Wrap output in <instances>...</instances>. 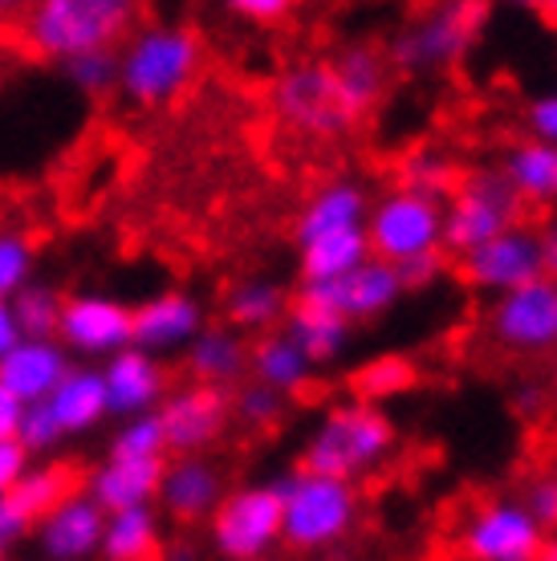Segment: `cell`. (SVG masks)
Masks as SVG:
<instances>
[{
  "instance_id": "obj_1",
  "label": "cell",
  "mask_w": 557,
  "mask_h": 561,
  "mask_svg": "<svg viewBox=\"0 0 557 561\" xmlns=\"http://www.w3.org/2000/svg\"><path fill=\"white\" fill-rule=\"evenodd\" d=\"M395 444H399V432L387 411L350 399V403H334L314 423L302 448V468L314 477L354 484L359 477H371L375 468H383L395 456Z\"/></svg>"
},
{
  "instance_id": "obj_2",
  "label": "cell",
  "mask_w": 557,
  "mask_h": 561,
  "mask_svg": "<svg viewBox=\"0 0 557 561\" xmlns=\"http://www.w3.org/2000/svg\"><path fill=\"white\" fill-rule=\"evenodd\" d=\"M204 61L200 33L175 21H151L118 45V90L139 106H163L183 94Z\"/></svg>"
},
{
  "instance_id": "obj_3",
  "label": "cell",
  "mask_w": 557,
  "mask_h": 561,
  "mask_svg": "<svg viewBox=\"0 0 557 561\" xmlns=\"http://www.w3.org/2000/svg\"><path fill=\"white\" fill-rule=\"evenodd\" d=\"M139 9L130 0H37L25 13V45L45 61H73L82 54L126 42Z\"/></svg>"
},
{
  "instance_id": "obj_4",
  "label": "cell",
  "mask_w": 557,
  "mask_h": 561,
  "mask_svg": "<svg viewBox=\"0 0 557 561\" xmlns=\"http://www.w3.org/2000/svg\"><path fill=\"white\" fill-rule=\"evenodd\" d=\"M273 489L281 496V546H289L293 553H326L342 546L359 520V489L346 480L297 468Z\"/></svg>"
},
{
  "instance_id": "obj_5",
  "label": "cell",
  "mask_w": 557,
  "mask_h": 561,
  "mask_svg": "<svg viewBox=\"0 0 557 561\" xmlns=\"http://www.w3.org/2000/svg\"><path fill=\"white\" fill-rule=\"evenodd\" d=\"M492 9L488 4H432L390 33L387 66L403 73H444L473 54Z\"/></svg>"
},
{
  "instance_id": "obj_6",
  "label": "cell",
  "mask_w": 557,
  "mask_h": 561,
  "mask_svg": "<svg viewBox=\"0 0 557 561\" xmlns=\"http://www.w3.org/2000/svg\"><path fill=\"white\" fill-rule=\"evenodd\" d=\"M363 232L371 256L395 268L416 256L444 253V204L403 192V187H390L387 196L371 204Z\"/></svg>"
},
{
  "instance_id": "obj_7",
  "label": "cell",
  "mask_w": 557,
  "mask_h": 561,
  "mask_svg": "<svg viewBox=\"0 0 557 561\" xmlns=\"http://www.w3.org/2000/svg\"><path fill=\"white\" fill-rule=\"evenodd\" d=\"M516 216H521V204L497 171L461 175L452 196L444 199V249L456 256L476 253L480 244L516 228Z\"/></svg>"
},
{
  "instance_id": "obj_8",
  "label": "cell",
  "mask_w": 557,
  "mask_h": 561,
  "mask_svg": "<svg viewBox=\"0 0 557 561\" xmlns=\"http://www.w3.org/2000/svg\"><path fill=\"white\" fill-rule=\"evenodd\" d=\"M208 541L224 561H265L281 546V496L273 484L228 489L208 517Z\"/></svg>"
},
{
  "instance_id": "obj_9",
  "label": "cell",
  "mask_w": 557,
  "mask_h": 561,
  "mask_svg": "<svg viewBox=\"0 0 557 561\" xmlns=\"http://www.w3.org/2000/svg\"><path fill=\"white\" fill-rule=\"evenodd\" d=\"M545 537L521 496H497L464 517L456 546L464 561H542Z\"/></svg>"
},
{
  "instance_id": "obj_10",
  "label": "cell",
  "mask_w": 557,
  "mask_h": 561,
  "mask_svg": "<svg viewBox=\"0 0 557 561\" xmlns=\"http://www.w3.org/2000/svg\"><path fill=\"white\" fill-rule=\"evenodd\" d=\"M488 334L509 354L545 358L557 351V285L549 277L521 285L513 294L492 297L488 309Z\"/></svg>"
},
{
  "instance_id": "obj_11",
  "label": "cell",
  "mask_w": 557,
  "mask_h": 561,
  "mask_svg": "<svg viewBox=\"0 0 557 561\" xmlns=\"http://www.w3.org/2000/svg\"><path fill=\"white\" fill-rule=\"evenodd\" d=\"M273 111L285 127L318 139H334L354 127V118L338 102L330 61H297L273 82Z\"/></svg>"
},
{
  "instance_id": "obj_12",
  "label": "cell",
  "mask_w": 557,
  "mask_h": 561,
  "mask_svg": "<svg viewBox=\"0 0 557 561\" xmlns=\"http://www.w3.org/2000/svg\"><path fill=\"white\" fill-rule=\"evenodd\" d=\"M155 420L163 427L168 439V456H204L212 444H220V435L228 432L232 420V399L220 387H175L168 399L159 403Z\"/></svg>"
},
{
  "instance_id": "obj_13",
  "label": "cell",
  "mask_w": 557,
  "mask_h": 561,
  "mask_svg": "<svg viewBox=\"0 0 557 561\" xmlns=\"http://www.w3.org/2000/svg\"><path fill=\"white\" fill-rule=\"evenodd\" d=\"M403 280H399V268L387 265V261H363L350 277L338 280H302L297 289V301L318 309H334L342 313L350 325L354 322H371V318H383L399 306L403 297Z\"/></svg>"
},
{
  "instance_id": "obj_14",
  "label": "cell",
  "mask_w": 557,
  "mask_h": 561,
  "mask_svg": "<svg viewBox=\"0 0 557 561\" xmlns=\"http://www.w3.org/2000/svg\"><path fill=\"white\" fill-rule=\"evenodd\" d=\"M57 342L78 358H114L130 346V306L111 294H73L61 306Z\"/></svg>"
},
{
  "instance_id": "obj_15",
  "label": "cell",
  "mask_w": 557,
  "mask_h": 561,
  "mask_svg": "<svg viewBox=\"0 0 557 561\" xmlns=\"http://www.w3.org/2000/svg\"><path fill=\"white\" fill-rule=\"evenodd\" d=\"M461 277L480 289V294H513L521 285H533V280L545 277L542 265V237L533 228L516 225L509 232H501L497 240L480 244L476 253L461 256Z\"/></svg>"
},
{
  "instance_id": "obj_16",
  "label": "cell",
  "mask_w": 557,
  "mask_h": 561,
  "mask_svg": "<svg viewBox=\"0 0 557 561\" xmlns=\"http://www.w3.org/2000/svg\"><path fill=\"white\" fill-rule=\"evenodd\" d=\"M98 375H102V391H106V415H118V420L155 415L171 391L168 366L139 346H126L114 358H106L98 366Z\"/></svg>"
},
{
  "instance_id": "obj_17",
  "label": "cell",
  "mask_w": 557,
  "mask_h": 561,
  "mask_svg": "<svg viewBox=\"0 0 557 561\" xmlns=\"http://www.w3.org/2000/svg\"><path fill=\"white\" fill-rule=\"evenodd\" d=\"M200 330H204V306H200V297L183 294V289H163V294L130 306V346H139L155 358L187 351Z\"/></svg>"
},
{
  "instance_id": "obj_18",
  "label": "cell",
  "mask_w": 557,
  "mask_h": 561,
  "mask_svg": "<svg viewBox=\"0 0 557 561\" xmlns=\"http://www.w3.org/2000/svg\"><path fill=\"white\" fill-rule=\"evenodd\" d=\"M224 472L220 463H212L208 456H171L163 463V480H159V505L171 520L180 525H195L208 520L216 505L224 501Z\"/></svg>"
},
{
  "instance_id": "obj_19",
  "label": "cell",
  "mask_w": 557,
  "mask_h": 561,
  "mask_svg": "<svg viewBox=\"0 0 557 561\" xmlns=\"http://www.w3.org/2000/svg\"><path fill=\"white\" fill-rule=\"evenodd\" d=\"M70 370V354L61 351L57 337H21L13 351L0 358V387L16 394L25 408H33V403H45Z\"/></svg>"
},
{
  "instance_id": "obj_20",
  "label": "cell",
  "mask_w": 557,
  "mask_h": 561,
  "mask_svg": "<svg viewBox=\"0 0 557 561\" xmlns=\"http://www.w3.org/2000/svg\"><path fill=\"white\" fill-rule=\"evenodd\" d=\"M102 525H106V513L86 492H73L66 505H57L33 529L45 561H90L102 546Z\"/></svg>"
},
{
  "instance_id": "obj_21",
  "label": "cell",
  "mask_w": 557,
  "mask_h": 561,
  "mask_svg": "<svg viewBox=\"0 0 557 561\" xmlns=\"http://www.w3.org/2000/svg\"><path fill=\"white\" fill-rule=\"evenodd\" d=\"M163 463L168 460H114V456H106L82 480V492L106 517L123 513V508H151L159 496Z\"/></svg>"
},
{
  "instance_id": "obj_22",
  "label": "cell",
  "mask_w": 557,
  "mask_h": 561,
  "mask_svg": "<svg viewBox=\"0 0 557 561\" xmlns=\"http://www.w3.org/2000/svg\"><path fill=\"white\" fill-rule=\"evenodd\" d=\"M183 363H187L192 382L228 391L232 382L249 375V342L228 325H204L183 351Z\"/></svg>"
},
{
  "instance_id": "obj_23",
  "label": "cell",
  "mask_w": 557,
  "mask_h": 561,
  "mask_svg": "<svg viewBox=\"0 0 557 561\" xmlns=\"http://www.w3.org/2000/svg\"><path fill=\"white\" fill-rule=\"evenodd\" d=\"M366 211H371V199H366L363 183H326V187H318L309 196V204L297 216V244H309V240L318 237H334V232H354V228L366 225Z\"/></svg>"
},
{
  "instance_id": "obj_24",
  "label": "cell",
  "mask_w": 557,
  "mask_h": 561,
  "mask_svg": "<svg viewBox=\"0 0 557 561\" xmlns=\"http://www.w3.org/2000/svg\"><path fill=\"white\" fill-rule=\"evenodd\" d=\"M334 70V85H338V102L342 111L359 123L366 111H375L383 90H387V57L378 54L375 45H350L330 61Z\"/></svg>"
},
{
  "instance_id": "obj_25",
  "label": "cell",
  "mask_w": 557,
  "mask_h": 561,
  "mask_svg": "<svg viewBox=\"0 0 557 561\" xmlns=\"http://www.w3.org/2000/svg\"><path fill=\"white\" fill-rule=\"evenodd\" d=\"M509 192L516 196V204H537L549 208L557 204V151L545 142L521 139L504 151V163L497 171Z\"/></svg>"
},
{
  "instance_id": "obj_26",
  "label": "cell",
  "mask_w": 557,
  "mask_h": 561,
  "mask_svg": "<svg viewBox=\"0 0 557 561\" xmlns=\"http://www.w3.org/2000/svg\"><path fill=\"white\" fill-rule=\"evenodd\" d=\"M49 415L57 420L61 435H86L106 420V391L98 366H73L66 379L57 382V391L45 399Z\"/></svg>"
},
{
  "instance_id": "obj_27",
  "label": "cell",
  "mask_w": 557,
  "mask_h": 561,
  "mask_svg": "<svg viewBox=\"0 0 557 561\" xmlns=\"http://www.w3.org/2000/svg\"><path fill=\"white\" fill-rule=\"evenodd\" d=\"M281 334L289 337L297 351L306 354L309 363H334L342 358V351L350 346V334H354V325L334 313V309H318V306H306V301H293L289 313H285V330Z\"/></svg>"
},
{
  "instance_id": "obj_28",
  "label": "cell",
  "mask_w": 557,
  "mask_h": 561,
  "mask_svg": "<svg viewBox=\"0 0 557 561\" xmlns=\"http://www.w3.org/2000/svg\"><path fill=\"white\" fill-rule=\"evenodd\" d=\"M289 313V297L277 280L269 277H249L237 280L228 294H224V318H228V330L245 334H273V325L285 322Z\"/></svg>"
},
{
  "instance_id": "obj_29",
  "label": "cell",
  "mask_w": 557,
  "mask_h": 561,
  "mask_svg": "<svg viewBox=\"0 0 557 561\" xmlns=\"http://www.w3.org/2000/svg\"><path fill=\"white\" fill-rule=\"evenodd\" d=\"M163 549V520L155 508H123L102 525V561H155Z\"/></svg>"
},
{
  "instance_id": "obj_30",
  "label": "cell",
  "mask_w": 557,
  "mask_h": 561,
  "mask_svg": "<svg viewBox=\"0 0 557 561\" xmlns=\"http://www.w3.org/2000/svg\"><path fill=\"white\" fill-rule=\"evenodd\" d=\"M73 492H82V472L70 460H33L29 472L21 477V484L13 489V501L37 525L57 505H66Z\"/></svg>"
},
{
  "instance_id": "obj_31",
  "label": "cell",
  "mask_w": 557,
  "mask_h": 561,
  "mask_svg": "<svg viewBox=\"0 0 557 561\" xmlns=\"http://www.w3.org/2000/svg\"><path fill=\"white\" fill-rule=\"evenodd\" d=\"M249 370H252V382H261V387H269V391L277 394H293L309 382L314 363L281 330H273V334H261L249 346Z\"/></svg>"
},
{
  "instance_id": "obj_32",
  "label": "cell",
  "mask_w": 557,
  "mask_h": 561,
  "mask_svg": "<svg viewBox=\"0 0 557 561\" xmlns=\"http://www.w3.org/2000/svg\"><path fill=\"white\" fill-rule=\"evenodd\" d=\"M371 261V244L366 232H334V237H318L302 244V280H338L350 277L354 268Z\"/></svg>"
},
{
  "instance_id": "obj_33",
  "label": "cell",
  "mask_w": 557,
  "mask_h": 561,
  "mask_svg": "<svg viewBox=\"0 0 557 561\" xmlns=\"http://www.w3.org/2000/svg\"><path fill=\"white\" fill-rule=\"evenodd\" d=\"M399 187L403 192H416V196H428V199H440L444 204L452 196V187L461 183V168H456V159L440 147H411V151L399 159Z\"/></svg>"
},
{
  "instance_id": "obj_34",
  "label": "cell",
  "mask_w": 557,
  "mask_h": 561,
  "mask_svg": "<svg viewBox=\"0 0 557 561\" xmlns=\"http://www.w3.org/2000/svg\"><path fill=\"white\" fill-rule=\"evenodd\" d=\"M419 382V370L407 354H378L371 363L359 366L354 375V394L359 403H371V408H383L390 399L407 394Z\"/></svg>"
},
{
  "instance_id": "obj_35",
  "label": "cell",
  "mask_w": 557,
  "mask_h": 561,
  "mask_svg": "<svg viewBox=\"0 0 557 561\" xmlns=\"http://www.w3.org/2000/svg\"><path fill=\"white\" fill-rule=\"evenodd\" d=\"M61 306H66V294L49 280H29L25 289L9 301L21 337H57Z\"/></svg>"
},
{
  "instance_id": "obj_36",
  "label": "cell",
  "mask_w": 557,
  "mask_h": 561,
  "mask_svg": "<svg viewBox=\"0 0 557 561\" xmlns=\"http://www.w3.org/2000/svg\"><path fill=\"white\" fill-rule=\"evenodd\" d=\"M111 456L114 460H168V439L155 415H135L123 420L118 432L111 435Z\"/></svg>"
},
{
  "instance_id": "obj_37",
  "label": "cell",
  "mask_w": 557,
  "mask_h": 561,
  "mask_svg": "<svg viewBox=\"0 0 557 561\" xmlns=\"http://www.w3.org/2000/svg\"><path fill=\"white\" fill-rule=\"evenodd\" d=\"M33 280V240L25 232L0 228V301H13Z\"/></svg>"
},
{
  "instance_id": "obj_38",
  "label": "cell",
  "mask_w": 557,
  "mask_h": 561,
  "mask_svg": "<svg viewBox=\"0 0 557 561\" xmlns=\"http://www.w3.org/2000/svg\"><path fill=\"white\" fill-rule=\"evenodd\" d=\"M66 78L82 94H106V90L118 85V49H98V54L73 57V61H66Z\"/></svg>"
},
{
  "instance_id": "obj_39",
  "label": "cell",
  "mask_w": 557,
  "mask_h": 561,
  "mask_svg": "<svg viewBox=\"0 0 557 561\" xmlns=\"http://www.w3.org/2000/svg\"><path fill=\"white\" fill-rule=\"evenodd\" d=\"M281 411H285V394L269 391V387L252 379L232 394V415L240 423H249V427H273L281 420Z\"/></svg>"
},
{
  "instance_id": "obj_40",
  "label": "cell",
  "mask_w": 557,
  "mask_h": 561,
  "mask_svg": "<svg viewBox=\"0 0 557 561\" xmlns=\"http://www.w3.org/2000/svg\"><path fill=\"white\" fill-rule=\"evenodd\" d=\"M61 439H66V435H61V427H57V420L49 415V408H45V403H33V408H25V415H21V427H16V444H21L29 456H45V451H54Z\"/></svg>"
},
{
  "instance_id": "obj_41",
  "label": "cell",
  "mask_w": 557,
  "mask_h": 561,
  "mask_svg": "<svg viewBox=\"0 0 557 561\" xmlns=\"http://www.w3.org/2000/svg\"><path fill=\"white\" fill-rule=\"evenodd\" d=\"M521 505L530 508L533 520L542 525L545 534H557V468H549V472L530 480V489H525V496H521Z\"/></svg>"
},
{
  "instance_id": "obj_42",
  "label": "cell",
  "mask_w": 557,
  "mask_h": 561,
  "mask_svg": "<svg viewBox=\"0 0 557 561\" xmlns=\"http://www.w3.org/2000/svg\"><path fill=\"white\" fill-rule=\"evenodd\" d=\"M525 127L533 142H545L557 151V90H545L525 106Z\"/></svg>"
},
{
  "instance_id": "obj_43",
  "label": "cell",
  "mask_w": 557,
  "mask_h": 561,
  "mask_svg": "<svg viewBox=\"0 0 557 561\" xmlns=\"http://www.w3.org/2000/svg\"><path fill=\"white\" fill-rule=\"evenodd\" d=\"M444 268H447L444 253H428V256H416V261L399 265V280H403V289H432L435 280L444 277Z\"/></svg>"
},
{
  "instance_id": "obj_44",
  "label": "cell",
  "mask_w": 557,
  "mask_h": 561,
  "mask_svg": "<svg viewBox=\"0 0 557 561\" xmlns=\"http://www.w3.org/2000/svg\"><path fill=\"white\" fill-rule=\"evenodd\" d=\"M29 463H33V456H29L16 439L0 444V496H13V489L21 484V477L29 472Z\"/></svg>"
},
{
  "instance_id": "obj_45",
  "label": "cell",
  "mask_w": 557,
  "mask_h": 561,
  "mask_svg": "<svg viewBox=\"0 0 557 561\" xmlns=\"http://www.w3.org/2000/svg\"><path fill=\"white\" fill-rule=\"evenodd\" d=\"M228 13L249 16L252 25H277V21H285L293 13V4L289 0H232Z\"/></svg>"
},
{
  "instance_id": "obj_46",
  "label": "cell",
  "mask_w": 557,
  "mask_h": 561,
  "mask_svg": "<svg viewBox=\"0 0 557 561\" xmlns=\"http://www.w3.org/2000/svg\"><path fill=\"white\" fill-rule=\"evenodd\" d=\"M33 529V520L16 508L13 496H0V549L16 546V541H25V534Z\"/></svg>"
},
{
  "instance_id": "obj_47",
  "label": "cell",
  "mask_w": 557,
  "mask_h": 561,
  "mask_svg": "<svg viewBox=\"0 0 557 561\" xmlns=\"http://www.w3.org/2000/svg\"><path fill=\"white\" fill-rule=\"evenodd\" d=\"M509 403H513V411L521 420H537L545 411V403H549V391H545L542 382H516L513 394H509Z\"/></svg>"
},
{
  "instance_id": "obj_48",
  "label": "cell",
  "mask_w": 557,
  "mask_h": 561,
  "mask_svg": "<svg viewBox=\"0 0 557 561\" xmlns=\"http://www.w3.org/2000/svg\"><path fill=\"white\" fill-rule=\"evenodd\" d=\"M21 415H25V403H21L16 394H9L4 387H0V444H9V439H16Z\"/></svg>"
},
{
  "instance_id": "obj_49",
  "label": "cell",
  "mask_w": 557,
  "mask_h": 561,
  "mask_svg": "<svg viewBox=\"0 0 557 561\" xmlns=\"http://www.w3.org/2000/svg\"><path fill=\"white\" fill-rule=\"evenodd\" d=\"M16 342H21V330H16L13 309H9V301H0V358L13 351Z\"/></svg>"
},
{
  "instance_id": "obj_50",
  "label": "cell",
  "mask_w": 557,
  "mask_h": 561,
  "mask_svg": "<svg viewBox=\"0 0 557 561\" xmlns=\"http://www.w3.org/2000/svg\"><path fill=\"white\" fill-rule=\"evenodd\" d=\"M542 237V265H545V277L557 285V220L545 232H537Z\"/></svg>"
},
{
  "instance_id": "obj_51",
  "label": "cell",
  "mask_w": 557,
  "mask_h": 561,
  "mask_svg": "<svg viewBox=\"0 0 557 561\" xmlns=\"http://www.w3.org/2000/svg\"><path fill=\"white\" fill-rule=\"evenodd\" d=\"M159 561H200V549L192 541H171L159 549Z\"/></svg>"
},
{
  "instance_id": "obj_52",
  "label": "cell",
  "mask_w": 557,
  "mask_h": 561,
  "mask_svg": "<svg viewBox=\"0 0 557 561\" xmlns=\"http://www.w3.org/2000/svg\"><path fill=\"white\" fill-rule=\"evenodd\" d=\"M533 13L542 16L545 25L557 28V0H545V4H533Z\"/></svg>"
},
{
  "instance_id": "obj_53",
  "label": "cell",
  "mask_w": 557,
  "mask_h": 561,
  "mask_svg": "<svg viewBox=\"0 0 557 561\" xmlns=\"http://www.w3.org/2000/svg\"><path fill=\"white\" fill-rule=\"evenodd\" d=\"M542 561H557V534H549V537H545Z\"/></svg>"
},
{
  "instance_id": "obj_54",
  "label": "cell",
  "mask_w": 557,
  "mask_h": 561,
  "mask_svg": "<svg viewBox=\"0 0 557 561\" xmlns=\"http://www.w3.org/2000/svg\"><path fill=\"white\" fill-rule=\"evenodd\" d=\"M554 394H557V366H554Z\"/></svg>"
},
{
  "instance_id": "obj_55",
  "label": "cell",
  "mask_w": 557,
  "mask_h": 561,
  "mask_svg": "<svg viewBox=\"0 0 557 561\" xmlns=\"http://www.w3.org/2000/svg\"><path fill=\"white\" fill-rule=\"evenodd\" d=\"M0 561H4V549H0Z\"/></svg>"
}]
</instances>
